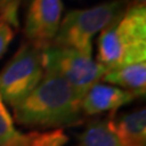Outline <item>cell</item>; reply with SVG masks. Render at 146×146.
<instances>
[{"label":"cell","instance_id":"1","mask_svg":"<svg viewBox=\"0 0 146 146\" xmlns=\"http://www.w3.org/2000/svg\"><path fill=\"white\" fill-rule=\"evenodd\" d=\"M82 98L61 77L44 72L39 84L13 106V117L26 127L55 128L76 125L83 121Z\"/></svg>","mask_w":146,"mask_h":146},{"label":"cell","instance_id":"2","mask_svg":"<svg viewBox=\"0 0 146 146\" xmlns=\"http://www.w3.org/2000/svg\"><path fill=\"white\" fill-rule=\"evenodd\" d=\"M96 61L105 70L146 61V7L128 5L122 16L100 32Z\"/></svg>","mask_w":146,"mask_h":146},{"label":"cell","instance_id":"3","mask_svg":"<svg viewBox=\"0 0 146 146\" xmlns=\"http://www.w3.org/2000/svg\"><path fill=\"white\" fill-rule=\"evenodd\" d=\"M127 6V0H111L98 6L70 11L61 20L51 45L76 49L91 56L94 35L118 20Z\"/></svg>","mask_w":146,"mask_h":146},{"label":"cell","instance_id":"4","mask_svg":"<svg viewBox=\"0 0 146 146\" xmlns=\"http://www.w3.org/2000/svg\"><path fill=\"white\" fill-rule=\"evenodd\" d=\"M44 72L61 77L82 98L94 84L102 79L105 68L89 55L76 49L50 45L42 50Z\"/></svg>","mask_w":146,"mask_h":146},{"label":"cell","instance_id":"5","mask_svg":"<svg viewBox=\"0 0 146 146\" xmlns=\"http://www.w3.org/2000/svg\"><path fill=\"white\" fill-rule=\"evenodd\" d=\"M43 76L42 50L29 43L22 44L0 72V98L13 107L39 84Z\"/></svg>","mask_w":146,"mask_h":146},{"label":"cell","instance_id":"6","mask_svg":"<svg viewBox=\"0 0 146 146\" xmlns=\"http://www.w3.org/2000/svg\"><path fill=\"white\" fill-rule=\"evenodd\" d=\"M62 0H29L23 34L27 43L40 50L52 44L61 23Z\"/></svg>","mask_w":146,"mask_h":146},{"label":"cell","instance_id":"7","mask_svg":"<svg viewBox=\"0 0 146 146\" xmlns=\"http://www.w3.org/2000/svg\"><path fill=\"white\" fill-rule=\"evenodd\" d=\"M136 96L124 89L104 83H96L82 99L83 115L93 116L104 112H115L122 106L134 101Z\"/></svg>","mask_w":146,"mask_h":146},{"label":"cell","instance_id":"8","mask_svg":"<svg viewBox=\"0 0 146 146\" xmlns=\"http://www.w3.org/2000/svg\"><path fill=\"white\" fill-rule=\"evenodd\" d=\"M104 83L116 84L136 98L144 96L146 91V61L128 63L106 70L101 79Z\"/></svg>","mask_w":146,"mask_h":146},{"label":"cell","instance_id":"9","mask_svg":"<svg viewBox=\"0 0 146 146\" xmlns=\"http://www.w3.org/2000/svg\"><path fill=\"white\" fill-rule=\"evenodd\" d=\"M121 146H146V110L138 108L119 117H112Z\"/></svg>","mask_w":146,"mask_h":146},{"label":"cell","instance_id":"10","mask_svg":"<svg viewBox=\"0 0 146 146\" xmlns=\"http://www.w3.org/2000/svg\"><path fill=\"white\" fill-rule=\"evenodd\" d=\"M78 140L79 146H121L113 128L112 115L105 119L90 122Z\"/></svg>","mask_w":146,"mask_h":146},{"label":"cell","instance_id":"11","mask_svg":"<svg viewBox=\"0 0 146 146\" xmlns=\"http://www.w3.org/2000/svg\"><path fill=\"white\" fill-rule=\"evenodd\" d=\"M68 143V136L62 129L50 131H32L23 134L18 131L5 146H65Z\"/></svg>","mask_w":146,"mask_h":146},{"label":"cell","instance_id":"12","mask_svg":"<svg viewBox=\"0 0 146 146\" xmlns=\"http://www.w3.org/2000/svg\"><path fill=\"white\" fill-rule=\"evenodd\" d=\"M18 133L13 118L7 111L5 102L0 98V146H5Z\"/></svg>","mask_w":146,"mask_h":146},{"label":"cell","instance_id":"13","mask_svg":"<svg viewBox=\"0 0 146 146\" xmlns=\"http://www.w3.org/2000/svg\"><path fill=\"white\" fill-rule=\"evenodd\" d=\"M22 0H0V22L9 25L12 28H18V11Z\"/></svg>","mask_w":146,"mask_h":146},{"label":"cell","instance_id":"14","mask_svg":"<svg viewBox=\"0 0 146 146\" xmlns=\"http://www.w3.org/2000/svg\"><path fill=\"white\" fill-rule=\"evenodd\" d=\"M13 38V31L9 25L0 22V57L4 55Z\"/></svg>","mask_w":146,"mask_h":146},{"label":"cell","instance_id":"15","mask_svg":"<svg viewBox=\"0 0 146 146\" xmlns=\"http://www.w3.org/2000/svg\"><path fill=\"white\" fill-rule=\"evenodd\" d=\"M133 4L131 5H136V6H145L146 7V0H131Z\"/></svg>","mask_w":146,"mask_h":146}]
</instances>
